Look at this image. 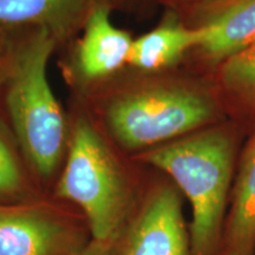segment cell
Returning a JSON list of instances; mask_svg holds the SVG:
<instances>
[{
	"label": "cell",
	"instance_id": "obj_14",
	"mask_svg": "<svg viewBox=\"0 0 255 255\" xmlns=\"http://www.w3.org/2000/svg\"><path fill=\"white\" fill-rule=\"evenodd\" d=\"M79 255H119L117 242H102L92 240Z\"/></svg>",
	"mask_w": 255,
	"mask_h": 255
},
{
	"label": "cell",
	"instance_id": "obj_9",
	"mask_svg": "<svg viewBox=\"0 0 255 255\" xmlns=\"http://www.w3.org/2000/svg\"><path fill=\"white\" fill-rule=\"evenodd\" d=\"M222 255H255V135L241 156L232 187Z\"/></svg>",
	"mask_w": 255,
	"mask_h": 255
},
{
	"label": "cell",
	"instance_id": "obj_12",
	"mask_svg": "<svg viewBox=\"0 0 255 255\" xmlns=\"http://www.w3.org/2000/svg\"><path fill=\"white\" fill-rule=\"evenodd\" d=\"M30 168L0 128V205L27 202L41 197Z\"/></svg>",
	"mask_w": 255,
	"mask_h": 255
},
{
	"label": "cell",
	"instance_id": "obj_11",
	"mask_svg": "<svg viewBox=\"0 0 255 255\" xmlns=\"http://www.w3.org/2000/svg\"><path fill=\"white\" fill-rule=\"evenodd\" d=\"M203 32L200 27H187L175 15H169L159 26L132 40L128 63L145 71L173 65L186 51L199 47Z\"/></svg>",
	"mask_w": 255,
	"mask_h": 255
},
{
	"label": "cell",
	"instance_id": "obj_7",
	"mask_svg": "<svg viewBox=\"0 0 255 255\" xmlns=\"http://www.w3.org/2000/svg\"><path fill=\"white\" fill-rule=\"evenodd\" d=\"M187 6L199 9V47L208 58L223 62L255 41V0H203Z\"/></svg>",
	"mask_w": 255,
	"mask_h": 255
},
{
	"label": "cell",
	"instance_id": "obj_3",
	"mask_svg": "<svg viewBox=\"0 0 255 255\" xmlns=\"http://www.w3.org/2000/svg\"><path fill=\"white\" fill-rule=\"evenodd\" d=\"M55 44L47 28H36L14 57L6 97L25 162L41 184L56 183L68 154L65 120L47 78Z\"/></svg>",
	"mask_w": 255,
	"mask_h": 255
},
{
	"label": "cell",
	"instance_id": "obj_17",
	"mask_svg": "<svg viewBox=\"0 0 255 255\" xmlns=\"http://www.w3.org/2000/svg\"><path fill=\"white\" fill-rule=\"evenodd\" d=\"M0 47H1V36H0Z\"/></svg>",
	"mask_w": 255,
	"mask_h": 255
},
{
	"label": "cell",
	"instance_id": "obj_4",
	"mask_svg": "<svg viewBox=\"0 0 255 255\" xmlns=\"http://www.w3.org/2000/svg\"><path fill=\"white\" fill-rule=\"evenodd\" d=\"M214 114L205 92L174 85L121 96L110 104L107 122L123 149L146 151L205 126Z\"/></svg>",
	"mask_w": 255,
	"mask_h": 255
},
{
	"label": "cell",
	"instance_id": "obj_1",
	"mask_svg": "<svg viewBox=\"0 0 255 255\" xmlns=\"http://www.w3.org/2000/svg\"><path fill=\"white\" fill-rule=\"evenodd\" d=\"M235 156L234 138L212 129L155 146L137 157L170 178L189 201L191 255H222Z\"/></svg>",
	"mask_w": 255,
	"mask_h": 255
},
{
	"label": "cell",
	"instance_id": "obj_8",
	"mask_svg": "<svg viewBox=\"0 0 255 255\" xmlns=\"http://www.w3.org/2000/svg\"><path fill=\"white\" fill-rule=\"evenodd\" d=\"M131 45L129 34L111 21L109 5H98L85 21L78 50L79 69L88 78L109 75L128 63Z\"/></svg>",
	"mask_w": 255,
	"mask_h": 255
},
{
	"label": "cell",
	"instance_id": "obj_13",
	"mask_svg": "<svg viewBox=\"0 0 255 255\" xmlns=\"http://www.w3.org/2000/svg\"><path fill=\"white\" fill-rule=\"evenodd\" d=\"M221 82L235 97L255 107V41L223 60Z\"/></svg>",
	"mask_w": 255,
	"mask_h": 255
},
{
	"label": "cell",
	"instance_id": "obj_16",
	"mask_svg": "<svg viewBox=\"0 0 255 255\" xmlns=\"http://www.w3.org/2000/svg\"><path fill=\"white\" fill-rule=\"evenodd\" d=\"M0 84H1V71H0Z\"/></svg>",
	"mask_w": 255,
	"mask_h": 255
},
{
	"label": "cell",
	"instance_id": "obj_5",
	"mask_svg": "<svg viewBox=\"0 0 255 255\" xmlns=\"http://www.w3.org/2000/svg\"><path fill=\"white\" fill-rule=\"evenodd\" d=\"M91 241L81 210L55 196L0 205V255H79Z\"/></svg>",
	"mask_w": 255,
	"mask_h": 255
},
{
	"label": "cell",
	"instance_id": "obj_15",
	"mask_svg": "<svg viewBox=\"0 0 255 255\" xmlns=\"http://www.w3.org/2000/svg\"><path fill=\"white\" fill-rule=\"evenodd\" d=\"M168 2L173 5H182V6H187V5H191L195 4V2H200L203 1V0H167Z\"/></svg>",
	"mask_w": 255,
	"mask_h": 255
},
{
	"label": "cell",
	"instance_id": "obj_2",
	"mask_svg": "<svg viewBox=\"0 0 255 255\" xmlns=\"http://www.w3.org/2000/svg\"><path fill=\"white\" fill-rule=\"evenodd\" d=\"M142 191L92 124L78 120L53 196L81 210L92 240L119 241Z\"/></svg>",
	"mask_w": 255,
	"mask_h": 255
},
{
	"label": "cell",
	"instance_id": "obj_10",
	"mask_svg": "<svg viewBox=\"0 0 255 255\" xmlns=\"http://www.w3.org/2000/svg\"><path fill=\"white\" fill-rule=\"evenodd\" d=\"M104 0H0V25H34L56 38L68 33Z\"/></svg>",
	"mask_w": 255,
	"mask_h": 255
},
{
	"label": "cell",
	"instance_id": "obj_6",
	"mask_svg": "<svg viewBox=\"0 0 255 255\" xmlns=\"http://www.w3.org/2000/svg\"><path fill=\"white\" fill-rule=\"evenodd\" d=\"M117 246L119 255H191L182 193L170 178L146 184Z\"/></svg>",
	"mask_w": 255,
	"mask_h": 255
}]
</instances>
